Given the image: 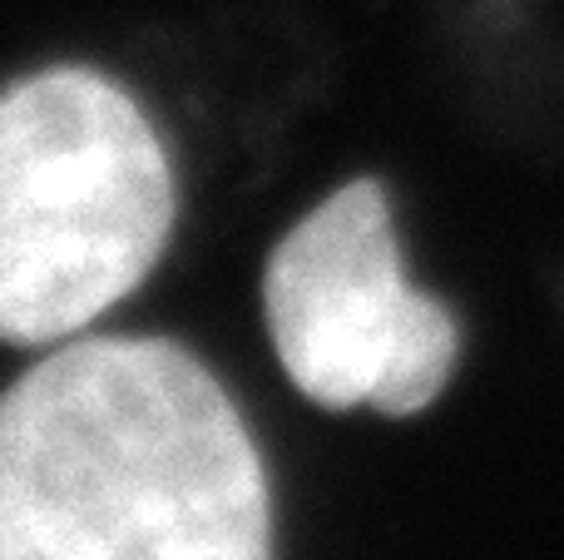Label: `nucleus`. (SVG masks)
<instances>
[{"instance_id": "f257e3e1", "label": "nucleus", "mask_w": 564, "mask_h": 560, "mask_svg": "<svg viewBox=\"0 0 564 560\" xmlns=\"http://www.w3.org/2000/svg\"><path fill=\"white\" fill-rule=\"evenodd\" d=\"M0 560H273V486L174 337H69L0 392Z\"/></svg>"}, {"instance_id": "f03ea898", "label": "nucleus", "mask_w": 564, "mask_h": 560, "mask_svg": "<svg viewBox=\"0 0 564 560\" xmlns=\"http://www.w3.org/2000/svg\"><path fill=\"white\" fill-rule=\"evenodd\" d=\"M178 214L164 139L124 85L50 65L0 89V343L95 327L164 258Z\"/></svg>"}, {"instance_id": "7ed1b4c3", "label": "nucleus", "mask_w": 564, "mask_h": 560, "mask_svg": "<svg viewBox=\"0 0 564 560\" xmlns=\"http://www.w3.org/2000/svg\"><path fill=\"white\" fill-rule=\"evenodd\" d=\"M268 337L307 402L416 417L446 392L460 327L446 303L406 283L387 189L351 179L322 198L263 268Z\"/></svg>"}]
</instances>
